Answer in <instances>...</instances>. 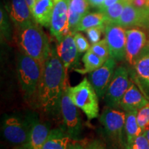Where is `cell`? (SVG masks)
<instances>
[{"label":"cell","instance_id":"6da1fadb","mask_svg":"<svg viewBox=\"0 0 149 149\" xmlns=\"http://www.w3.org/2000/svg\"><path fill=\"white\" fill-rule=\"evenodd\" d=\"M67 73L56 48H51V53L43 64L36 97L38 105L46 113L52 115L60 113L61 97L68 84Z\"/></svg>","mask_w":149,"mask_h":149},{"label":"cell","instance_id":"7a4b0ae2","mask_svg":"<svg viewBox=\"0 0 149 149\" xmlns=\"http://www.w3.org/2000/svg\"><path fill=\"white\" fill-rule=\"evenodd\" d=\"M16 40L24 54L43 64L51 53L47 35L35 22L17 29Z\"/></svg>","mask_w":149,"mask_h":149},{"label":"cell","instance_id":"3957f363","mask_svg":"<svg viewBox=\"0 0 149 149\" xmlns=\"http://www.w3.org/2000/svg\"><path fill=\"white\" fill-rule=\"evenodd\" d=\"M17 69L24 99L32 100L36 98L42 77L43 64L26 54H20L17 57Z\"/></svg>","mask_w":149,"mask_h":149},{"label":"cell","instance_id":"277c9868","mask_svg":"<svg viewBox=\"0 0 149 149\" xmlns=\"http://www.w3.org/2000/svg\"><path fill=\"white\" fill-rule=\"evenodd\" d=\"M68 93L74 105L81 109L88 120L99 116V97L88 79L84 78L81 82L74 86H68Z\"/></svg>","mask_w":149,"mask_h":149},{"label":"cell","instance_id":"5b68a950","mask_svg":"<svg viewBox=\"0 0 149 149\" xmlns=\"http://www.w3.org/2000/svg\"><path fill=\"white\" fill-rule=\"evenodd\" d=\"M68 85L63 92L61 100L60 113L64 120V130L72 140H79L82 132V123L77 107L70 100Z\"/></svg>","mask_w":149,"mask_h":149},{"label":"cell","instance_id":"8992f818","mask_svg":"<svg viewBox=\"0 0 149 149\" xmlns=\"http://www.w3.org/2000/svg\"><path fill=\"white\" fill-rule=\"evenodd\" d=\"M130 80L129 72L126 67H117L114 75L109 86L105 95L104 101L107 107L119 109L121 100L129 86Z\"/></svg>","mask_w":149,"mask_h":149},{"label":"cell","instance_id":"52a82bcc","mask_svg":"<svg viewBox=\"0 0 149 149\" xmlns=\"http://www.w3.org/2000/svg\"><path fill=\"white\" fill-rule=\"evenodd\" d=\"M126 112L107 107L102 112L100 121L104 126L108 135L123 144L124 134L125 133Z\"/></svg>","mask_w":149,"mask_h":149},{"label":"cell","instance_id":"ba28073f","mask_svg":"<svg viewBox=\"0 0 149 149\" xmlns=\"http://www.w3.org/2000/svg\"><path fill=\"white\" fill-rule=\"evenodd\" d=\"M29 131L30 123L24 122L19 117H8L3 121V137L14 146L26 147L29 141Z\"/></svg>","mask_w":149,"mask_h":149},{"label":"cell","instance_id":"9c48e42d","mask_svg":"<svg viewBox=\"0 0 149 149\" xmlns=\"http://www.w3.org/2000/svg\"><path fill=\"white\" fill-rule=\"evenodd\" d=\"M105 39L109 48L110 57L116 61L126 59V30L114 24H107Z\"/></svg>","mask_w":149,"mask_h":149},{"label":"cell","instance_id":"30bf717a","mask_svg":"<svg viewBox=\"0 0 149 149\" xmlns=\"http://www.w3.org/2000/svg\"><path fill=\"white\" fill-rule=\"evenodd\" d=\"M70 0H59L55 3L52 13L50 31L52 35L60 42L71 33L68 21V4Z\"/></svg>","mask_w":149,"mask_h":149},{"label":"cell","instance_id":"8fae6325","mask_svg":"<svg viewBox=\"0 0 149 149\" xmlns=\"http://www.w3.org/2000/svg\"><path fill=\"white\" fill-rule=\"evenodd\" d=\"M149 47L146 34L138 29L126 30V60L130 66H133Z\"/></svg>","mask_w":149,"mask_h":149},{"label":"cell","instance_id":"7c38bea8","mask_svg":"<svg viewBox=\"0 0 149 149\" xmlns=\"http://www.w3.org/2000/svg\"><path fill=\"white\" fill-rule=\"evenodd\" d=\"M116 60L110 57L101 67L88 73V80L96 91L99 98L104 97L111 83L115 69Z\"/></svg>","mask_w":149,"mask_h":149},{"label":"cell","instance_id":"4fadbf2b","mask_svg":"<svg viewBox=\"0 0 149 149\" xmlns=\"http://www.w3.org/2000/svg\"><path fill=\"white\" fill-rule=\"evenodd\" d=\"M115 24L124 29L135 27L149 29V9L137 8L128 2L124 7L122 15Z\"/></svg>","mask_w":149,"mask_h":149},{"label":"cell","instance_id":"5bb4252c","mask_svg":"<svg viewBox=\"0 0 149 149\" xmlns=\"http://www.w3.org/2000/svg\"><path fill=\"white\" fill-rule=\"evenodd\" d=\"M56 52L67 71L71 67L75 66L79 60L78 51L73 34L70 33L56 46Z\"/></svg>","mask_w":149,"mask_h":149},{"label":"cell","instance_id":"9a60e30c","mask_svg":"<svg viewBox=\"0 0 149 149\" xmlns=\"http://www.w3.org/2000/svg\"><path fill=\"white\" fill-rule=\"evenodd\" d=\"M149 102L144 93L136 84L131 80L126 92L123 96L120 107L124 111H138Z\"/></svg>","mask_w":149,"mask_h":149},{"label":"cell","instance_id":"2e32d148","mask_svg":"<svg viewBox=\"0 0 149 149\" xmlns=\"http://www.w3.org/2000/svg\"><path fill=\"white\" fill-rule=\"evenodd\" d=\"M133 68L135 83L149 100V47Z\"/></svg>","mask_w":149,"mask_h":149},{"label":"cell","instance_id":"e0dca14e","mask_svg":"<svg viewBox=\"0 0 149 149\" xmlns=\"http://www.w3.org/2000/svg\"><path fill=\"white\" fill-rule=\"evenodd\" d=\"M10 17L17 29L24 27L35 22L26 0H11Z\"/></svg>","mask_w":149,"mask_h":149},{"label":"cell","instance_id":"ac0fdd59","mask_svg":"<svg viewBox=\"0 0 149 149\" xmlns=\"http://www.w3.org/2000/svg\"><path fill=\"white\" fill-rule=\"evenodd\" d=\"M51 130L47 124L35 120L31 121L30 123L29 141L25 148L26 149H42Z\"/></svg>","mask_w":149,"mask_h":149},{"label":"cell","instance_id":"d6986e66","mask_svg":"<svg viewBox=\"0 0 149 149\" xmlns=\"http://www.w3.org/2000/svg\"><path fill=\"white\" fill-rule=\"evenodd\" d=\"M54 6V0H37L31 9L35 22L42 26L50 27Z\"/></svg>","mask_w":149,"mask_h":149},{"label":"cell","instance_id":"ffe728a7","mask_svg":"<svg viewBox=\"0 0 149 149\" xmlns=\"http://www.w3.org/2000/svg\"><path fill=\"white\" fill-rule=\"evenodd\" d=\"M89 8L90 4L88 0H70L68 4V21L72 34L81 18L88 13Z\"/></svg>","mask_w":149,"mask_h":149},{"label":"cell","instance_id":"44dd1931","mask_svg":"<svg viewBox=\"0 0 149 149\" xmlns=\"http://www.w3.org/2000/svg\"><path fill=\"white\" fill-rule=\"evenodd\" d=\"M70 139L64 128H55L51 130L42 149H68Z\"/></svg>","mask_w":149,"mask_h":149},{"label":"cell","instance_id":"7402d4cb","mask_svg":"<svg viewBox=\"0 0 149 149\" xmlns=\"http://www.w3.org/2000/svg\"><path fill=\"white\" fill-rule=\"evenodd\" d=\"M107 22L105 15L102 12L88 13L84 16L80 20L77 27L74 31V33L80 31H86L87 29L94 27H100L105 30Z\"/></svg>","mask_w":149,"mask_h":149},{"label":"cell","instance_id":"603a6c76","mask_svg":"<svg viewBox=\"0 0 149 149\" xmlns=\"http://www.w3.org/2000/svg\"><path fill=\"white\" fill-rule=\"evenodd\" d=\"M137 111H129L126 112L125 134L126 137V144L132 143L143 133V130L139 126L137 120ZM126 146V145H125Z\"/></svg>","mask_w":149,"mask_h":149},{"label":"cell","instance_id":"cb8c5ba5","mask_svg":"<svg viewBox=\"0 0 149 149\" xmlns=\"http://www.w3.org/2000/svg\"><path fill=\"white\" fill-rule=\"evenodd\" d=\"M82 61L84 63V68H79V69L76 68L75 71L81 74H86L95 71L100 67H101L106 60L99 57L89 49L88 51L86 52L84 55L83 56Z\"/></svg>","mask_w":149,"mask_h":149},{"label":"cell","instance_id":"d4e9b609","mask_svg":"<svg viewBox=\"0 0 149 149\" xmlns=\"http://www.w3.org/2000/svg\"><path fill=\"white\" fill-rule=\"evenodd\" d=\"M128 2H130V0H121L100 12L103 13L104 14L107 24H115L122 15L124 7Z\"/></svg>","mask_w":149,"mask_h":149},{"label":"cell","instance_id":"484cf974","mask_svg":"<svg viewBox=\"0 0 149 149\" xmlns=\"http://www.w3.org/2000/svg\"><path fill=\"white\" fill-rule=\"evenodd\" d=\"M90 50L106 61L110 57L109 48L106 39L100 40L96 44H92Z\"/></svg>","mask_w":149,"mask_h":149},{"label":"cell","instance_id":"4316f807","mask_svg":"<svg viewBox=\"0 0 149 149\" xmlns=\"http://www.w3.org/2000/svg\"><path fill=\"white\" fill-rule=\"evenodd\" d=\"M73 37L79 54L85 53L90 49L91 46L88 40L80 32L74 33Z\"/></svg>","mask_w":149,"mask_h":149},{"label":"cell","instance_id":"83f0119b","mask_svg":"<svg viewBox=\"0 0 149 149\" xmlns=\"http://www.w3.org/2000/svg\"><path fill=\"white\" fill-rule=\"evenodd\" d=\"M126 149H149V143L146 136L142 133L130 144H126Z\"/></svg>","mask_w":149,"mask_h":149},{"label":"cell","instance_id":"f1b7e54d","mask_svg":"<svg viewBox=\"0 0 149 149\" xmlns=\"http://www.w3.org/2000/svg\"><path fill=\"white\" fill-rule=\"evenodd\" d=\"M137 120L139 126L143 130L145 125L149 121V102L137 111Z\"/></svg>","mask_w":149,"mask_h":149},{"label":"cell","instance_id":"f546056e","mask_svg":"<svg viewBox=\"0 0 149 149\" xmlns=\"http://www.w3.org/2000/svg\"><path fill=\"white\" fill-rule=\"evenodd\" d=\"M105 30L100 27H94L91 28V29H87L86 31L87 37L89 42L91 43V44H94L100 42L101 39L102 33L104 32Z\"/></svg>","mask_w":149,"mask_h":149},{"label":"cell","instance_id":"4dcf8cb0","mask_svg":"<svg viewBox=\"0 0 149 149\" xmlns=\"http://www.w3.org/2000/svg\"><path fill=\"white\" fill-rule=\"evenodd\" d=\"M6 15L5 12L1 8V13H0V24H1V33L3 37L9 40L10 37V30L9 27V24L7 19Z\"/></svg>","mask_w":149,"mask_h":149},{"label":"cell","instance_id":"1f68e13d","mask_svg":"<svg viewBox=\"0 0 149 149\" xmlns=\"http://www.w3.org/2000/svg\"><path fill=\"white\" fill-rule=\"evenodd\" d=\"M102 147L97 143L86 145L80 141H77V140H73V141L70 142L68 149H100Z\"/></svg>","mask_w":149,"mask_h":149},{"label":"cell","instance_id":"d6a6232c","mask_svg":"<svg viewBox=\"0 0 149 149\" xmlns=\"http://www.w3.org/2000/svg\"><path fill=\"white\" fill-rule=\"evenodd\" d=\"M130 3L137 8L143 10L149 9V0H130Z\"/></svg>","mask_w":149,"mask_h":149},{"label":"cell","instance_id":"836d02e7","mask_svg":"<svg viewBox=\"0 0 149 149\" xmlns=\"http://www.w3.org/2000/svg\"><path fill=\"white\" fill-rule=\"evenodd\" d=\"M121 1V0H104V3H102V5L101 6V7H100V9H99V11H102L104 10V9H106L108 7L111 6L115 4V3H116L118 2V1Z\"/></svg>","mask_w":149,"mask_h":149},{"label":"cell","instance_id":"e575fe53","mask_svg":"<svg viewBox=\"0 0 149 149\" xmlns=\"http://www.w3.org/2000/svg\"><path fill=\"white\" fill-rule=\"evenodd\" d=\"M90 6L94 8L100 9L102 3H104V0H88Z\"/></svg>","mask_w":149,"mask_h":149},{"label":"cell","instance_id":"d590c367","mask_svg":"<svg viewBox=\"0 0 149 149\" xmlns=\"http://www.w3.org/2000/svg\"><path fill=\"white\" fill-rule=\"evenodd\" d=\"M26 1L28 5H29V8H30V9H31H31L33 8V6H34L35 3L37 1V0H26Z\"/></svg>","mask_w":149,"mask_h":149},{"label":"cell","instance_id":"8d00e7d4","mask_svg":"<svg viewBox=\"0 0 149 149\" xmlns=\"http://www.w3.org/2000/svg\"><path fill=\"white\" fill-rule=\"evenodd\" d=\"M144 134V135L146 136L147 140H148V143H149V130H145V131H144V133H143Z\"/></svg>","mask_w":149,"mask_h":149},{"label":"cell","instance_id":"74e56055","mask_svg":"<svg viewBox=\"0 0 149 149\" xmlns=\"http://www.w3.org/2000/svg\"><path fill=\"white\" fill-rule=\"evenodd\" d=\"M59 1V0H54V1H55V3H56V2H57V1Z\"/></svg>","mask_w":149,"mask_h":149},{"label":"cell","instance_id":"f35d334b","mask_svg":"<svg viewBox=\"0 0 149 149\" xmlns=\"http://www.w3.org/2000/svg\"><path fill=\"white\" fill-rule=\"evenodd\" d=\"M148 46H149V41H148Z\"/></svg>","mask_w":149,"mask_h":149},{"label":"cell","instance_id":"ab89813d","mask_svg":"<svg viewBox=\"0 0 149 149\" xmlns=\"http://www.w3.org/2000/svg\"><path fill=\"white\" fill-rule=\"evenodd\" d=\"M100 149H102V148H100Z\"/></svg>","mask_w":149,"mask_h":149}]
</instances>
